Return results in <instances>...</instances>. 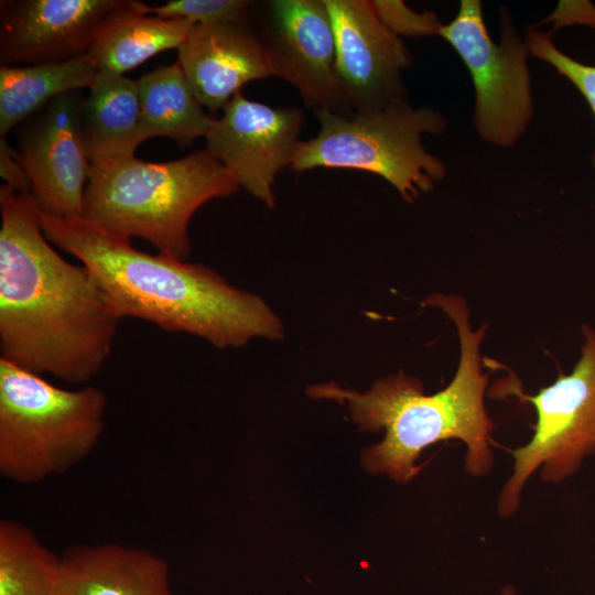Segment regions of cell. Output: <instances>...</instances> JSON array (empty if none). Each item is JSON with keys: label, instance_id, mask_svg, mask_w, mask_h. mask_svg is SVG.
Masks as SVG:
<instances>
[{"label": "cell", "instance_id": "7", "mask_svg": "<svg viewBox=\"0 0 595 595\" xmlns=\"http://www.w3.org/2000/svg\"><path fill=\"white\" fill-rule=\"evenodd\" d=\"M583 337L570 374L536 394L511 391L534 408L537 421L530 441L510 451L512 473L497 499L502 518L518 511L522 489L536 470L543 482L560 484L576 474L585 458L595 456V331L584 325Z\"/></svg>", "mask_w": 595, "mask_h": 595}, {"label": "cell", "instance_id": "17", "mask_svg": "<svg viewBox=\"0 0 595 595\" xmlns=\"http://www.w3.org/2000/svg\"><path fill=\"white\" fill-rule=\"evenodd\" d=\"M141 109L137 80L98 71L80 110V133L93 164L134 155Z\"/></svg>", "mask_w": 595, "mask_h": 595}, {"label": "cell", "instance_id": "16", "mask_svg": "<svg viewBox=\"0 0 595 595\" xmlns=\"http://www.w3.org/2000/svg\"><path fill=\"white\" fill-rule=\"evenodd\" d=\"M144 4L120 0L104 19L88 52L98 71L125 75L185 42L194 23L147 14Z\"/></svg>", "mask_w": 595, "mask_h": 595}, {"label": "cell", "instance_id": "6", "mask_svg": "<svg viewBox=\"0 0 595 595\" xmlns=\"http://www.w3.org/2000/svg\"><path fill=\"white\" fill-rule=\"evenodd\" d=\"M320 131L301 141L291 169L296 173L316 167L349 169L379 175L407 202L433 190L445 175V165L429 153L424 134L441 136L446 120L431 107L408 101L387 108L344 116L314 111Z\"/></svg>", "mask_w": 595, "mask_h": 595}, {"label": "cell", "instance_id": "5", "mask_svg": "<svg viewBox=\"0 0 595 595\" xmlns=\"http://www.w3.org/2000/svg\"><path fill=\"white\" fill-rule=\"evenodd\" d=\"M107 398L94 386L60 388L0 358V474L32 485L61 475L95 448Z\"/></svg>", "mask_w": 595, "mask_h": 595}, {"label": "cell", "instance_id": "8", "mask_svg": "<svg viewBox=\"0 0 595 595\" xmlns=\"http://www.w3.org/2000/svg\"><path fill=\"white\" fill-rule=\"evenodd\" d=\"M501 39L491 40L482 2L462 0L456 17L441 25L444 37L465 63L475 88L474 126L485 141L515 145L533 113L529 51L508 14H502Z\"/></svg>", "mask_w": 595, "mask_h": 595}, {"label": "cell", "instance_id": "18", "mask_svg": "<svg viewBox=\"0 0 595 595\" xmlns=\"http://www.w3.org/2000/svg\"><path fill=\"white\" fill-rule=\"evenodd\" d=\"M140 138H169L184 149L208 133L214 118L196 97L176 61L142 75L138 80Z\"/></svg>", "mask_w": 595, "mask_h": 595}, {"label": "cell", "instance_id": "25", "mask_svg": "<svg viewBox=\"0 0 595 595\" xmlns=\"http://www.w3.org/2000/svg\"><path fill=\"white\" fill-rule=\"evenodd\" d=\"M499 595H517V592H516V588L512 585L508 584V585H505L501 588Z\"/></svg>", "mask_w": 595, "mask_h": 595}, {"label": "cell", "instance_id": "22", "mask_svg": "<svg viewBox=\"0 0 595 595\" xmlns=\"http://www.w3.org/2000/svg\"><path fill=\"white\" fill-rule=\"evenodd\" d=\"M524 43L531 56L547 62L577 87L595 116V66L585 65L564 54L548 34L538 30L528 31ZM593 163L595 166V152Z\"/></svg>", "mask_w": 595, "mask_h": 595}, {"label": "cell", "instance_id": "11", "mask_svg": "<svg viewBox=\"0 0 595 595\" xmlns=\"http://www.w3.org/2000/svg\"><path fill=\"white\" fill-rule=\"evenodd\" d=\"M335 36V75L354 113L407 100L402 72L412 55L370 0H324Z\"/></svg>", "mask_w": 595, "mask_h": 595}, {"label": "cell", "instance_id": "4", "mask_svg": "<svg viewBox=\"0 0 595 595\" xmlns=\"http://www.w3.org/2000/svg\"><path fill=\"white\" fill-rule=\"evenodd\" d=\"M239 187L206 149L169 162L131 155L90 165L83 218L113 236L140 237L159 253L187 261L193 215L205 203L230 196Z\"/></svg>", "mask_w": 595, "mask_h": 595}, {"label": "cell", "instance_id": "9", "mask_svg": "<svg viewBox=\"0 0 595 595\" xmlns=\"http://www.w3.org/2000/svg\"><path fill=\"white\" fill-rule=\"evenodd\" d=\"M273 76L292 85L313 109L351 116L335 75V36L324 0L253 2Z\"/></svg>", "mask_w": 595, "mask_h": 595}, {"label": "cell", "instance_id": "15", "mask_svg": "<svg viewBox=\"0 0 595 595\" xmlns=\"http://www.w3.org/2000/svg\"><path fill=\"white\" fill-rule=\"evenodd\" d=\"M53 595H174L156 554L117 543L76 545L61 555Z\"/></svg>", "mask_w": 595, "mask_h": 595}, {"label": "cell", "instance_id": "23", "mask_svg": "<svg viewBox=\"0 0 595 595\" xmlns=\"http://www.w3.org/2000/svg\"><path fill=\"white\" fill-rule=\"evenodd\" d=\"M370 2L379 19L399 36L437 34L442 25L433 12H414L402 1L370 0Z\"/></svg>", "mask_w": 595, "mask_h": 595}, {"label": "cell", "instance_id": "24", "mask_svg": "<svg viewBox=\"0 0 595 595\" xmlns=\"http://www.w3.org/2000/svg\"><path fill=\"white\" fill-rule=\"evenodd\" d=\"M0 175L11 188L30 193V180L20 163L17 149L11 147L7 137H0Z\"/></svg>", "mask_w": 595, "mask_h": 595}, {"label": "cell", "instance_id": "2", "mask_svg": "<svg viewBox=\"0 0 595 595\" xmlns=\"http://www.w3.org/2000/svg\"><path fill=\"white\" fill-rule=\"evenodd\" d=\"M39 218L46 238L95 275L122 318L201 337L218 348L283 335L280 318L260 296L204 264L138 250L85 218L40 209Z\"/></svg>", "mask_w": 595, "mask_h": 595}, {"label": "cell", "instance_id": "1", "mask_svg": "<svg viewBox=\"0 0 595 595\" xmlns=\"http://www.w3.org/2000/svg\"><path fill=\"white\" fill-rule=\"evenodd\" d=\"M0 213V358L68 383L89 381L122 317L95 275L52 247L30 193L2 185Z\"/></svg>", "mask_w": 595, "mask_h": 595}, {"label": "cell", "instance_id": "10", "mask_svg": "<svg viewBox=\"0 0 595 595\" xmlns=\"http://www.w3.org/2000/svg\"><path fill=\"white\" fill-rule=\"evenodd\" d=\"M83 90L65 93L14 129L17 151L39 209L63 218H83L89 177L80 133Z\"/></svg>", "mask_w": 595, "mask_h": 595}, {"label": "cell", "instance_id": "21", "mask_svg": "<svg viewBox=\"0 0 595 595\" xmlns=\"http://www.w3.org/2000/svg\"><path fill=\"white\" fill-rule=\"evenodd\" d=\"M252 6L253 1L248 0H170L160 6L144 4V11L163 19L187 20L196 25L247 19Z\"/></svg>", "mask_w": 595, "mask_h": 595}, {"label": "cell", "instance_id": "12", "mask_svg": "<svg viewBox=\"0 0 595 595\" xmlns=\"http://www.w3.org/2000/svg\"><path fill=\"white\" fill-rule=\"evenodd\" d=\"M304 123L295 107H271L237 93L205 137V149L269 207L277 175L291 166Z\"/></svg>", "mask_w": 595, "mask_h": 595}, {"label": "cell", "instance_id": "19", "mask_svg": "<svg viewBox=\"0 0 595 595\" xmlns=\"http://www.w3.org/2000/svg\"><path fill=\"white\" fill-rule=\"evenodd\" d=\"M97 73L88 53L56 63L0 65V137H7L56 97L89 89Z\"/></svg>", "mask_w": 595, "mask_h": 595}, {"label": "cell", "instance_id": "14", "mask_svg": "<svg viewBox=\"0 0 595 595\" xmlns=\"http://www.w3.org/2000/svg\"><path fill=\"white\" fill-rule=\"evenodd\" d=\"M183 68L199 102L224 110L246 84L273 76L258 29L250 17L193 26L177 48Z\"/></svg>", "mask_w": 595, "mask_h": 595}, {"label": "cell", "instance_id": "20", "mask_svg": "<svg viewBox=\"0 0 595 595\" xmlns=\"http://www.w3.org/2000/svg\"><path fill=\"white\" fill-rule=\"evenodd\" d=\"M61 555L26 526L0 521V595H53Z\"/></svg>", "mask_w": 595, "mask_h": 595}, {"label": "cell", "instance_id": "13", "mask_svg": "<svg viewBox=\"0 0 595 595\" xmlns=\"http://www.w3.org/2000/svg\"><path fill=\"white\" fill-rule=\"evenodd\" d=\"M120 0H2L0 65L56 63L89 52Z\"/></svg>", "mask_w": 595, "mask_h": 595}, {"label": "cell", "instance_id": "3", "mask_svg": "<svg viewBox=\"0 0 595 595\" xmlns=\"http://www.w3.org/2000/svg\"><path fill=\"white\" fill-rule=\"evenodd\" d=\"M424 305L446 314L459 339L458 366L443 390L425 394L419 379L401 371L377 380L364 393L329 382L310 387L307 394L346 404L360 431H385L380 443L363 452V464L371 474L407 484L421 470L415 461L426 447L459 440L466 446L464 470L487 476L495 464V424L485 405L489 376L479 353L487 324L473 329L466 301L458 295L432 294Z\"/></svg>", "mask_w": 595, "mask_h": 595}]
</instances>
